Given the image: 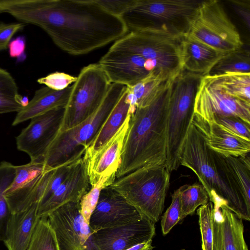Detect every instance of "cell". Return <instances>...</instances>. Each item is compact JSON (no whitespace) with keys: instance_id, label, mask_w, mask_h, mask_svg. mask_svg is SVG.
<instances>
[{"instance_id":"ba28073f","label":"cell","mask_w":250,"mask_h":250,"mask_svg":"<svg viewBox=\"0 0 250 250\" xmlns=\"http://www.w3.org/2000/svg\"><path fill=\"white\" fill-rule=\"evenodd\" d=\"M111 84L98 62L83 67L72 85L58 133L78 125L93 114L102 103Z\"/></svg>"},{"instance_id":"8fae6325","label":"cell","mask_w":250,"mask_h":250,"mask_svg":"<svg viewBox=\"0 0 250 250\" xmlns=\"http://www.w3.org/2000/svg\"><path fill=\"white\" fill-rule=\"evenodd\" d=\"M65 107H57L38 115L16 137L17 148L27 154L30 161H44L49 146L58 134Z\"/></svg>"},{"instance_id":"f35d334b","label":"cell","mask_w":250,"mask_h":250,"mask_svg":"<svg viewBox=\"0 0 250 250\" xmlns=\"http://www.w3.org/2000/svg\"><path fill=\"white\" fill-rule=\"evenodd\" d=\"M228 2L247 28H250V0H229Z\"/></svg>"},{"instance_id":"1f68e13d","label":"cell","mask_w":250,"mask_h":250,"mask_svg":"<svg viewBox=\"0 0 250 250\" xmlns=\"http://www.w3.org/2000/svg\"><path fill=\"white\" fill-rule=\"evenodd\" d=\"M213 204L209 201L197 209L202 250H216Z\"/></svg>"},{"instance_id":"ab89813d","label":"cell","mask_w":250,"mask_h":250,"mask_svg":"<svg viewBox=\"0 0 250 250\" xmlns=\"http://www.w3.org/2000/svg\"><path fill=\"white\" fill-rule=\"evenodd\" d=\"M25 46L26 39L24 36H18L12 40L8 46L10 56L16 58L17 62H23L26 58Z\"/></svg>"},{"instance_id":"ac0fdd59","label":"cell","mask_w":250,"mask_h":250,"mask_svg":"<svg viewBox=\"0 0 250 250\" xmlns=\"http://www.w3.org/2000/svg\"><path fill=\"white\" fill-rule=\"evenodd\" d=\"M191 123L203 135L207 146L225 157H244L250 151V141L226 130L219 125L208 122L193 114Z\"/></svg>"},{"instance_id":"b9f144b4","label":"cell","mask_w":250,"mask_h":250,"mask_svg":"<svg viewBox=\"0 0 250 250\" xmlns=\"http://www.w3.org/2000/svg\"><path fill=\"white\" fill-rule=\"evenodd\" d=\"M181 250H185L184 249Z\"/></svg>"},{"instance_id":"83f0119b","label":"cell","mask_w":250,"mask_h":250,"mask_svg":"<svg viewBox=\"0 0 250 250\" xmlns=\"http://www.w3.org/2000/svg\"><path fill=\"white\" fill-rule=\"evenodd\" d=\"M225 157V156H224ZM227 166L246 203L250 208V161L249 154L244 157H225Z\"/></svg>"},{"instance_id":"e575fe53","label":"cell","mask_w":250,"mask_h":250,"mask_svg":"<svg viewBox=\"0 0 250 250\" xmlns=\"http://www.w3.org/2000/svg\"><path fill=\"white\" fill-rule=\"evenodd\" d=\"M181 205L179 189L171 195V202L162 217L161 225L162 233L166 235L180 222Z\"/></svg>"},{"instance_id":"d6a6232c","label":"cell","mask_w":250,"mask_h":250,"mask_svg":"<svg viewBox=\"0 0 250 250\" xmlns=\"http://www.w3.org/2000/svg\"><path fill=\"white\" fill-rule=\"evenodd\" d=\"M112 183L108 180H101L91 187L90 189L82 198L80 212L85 221L89 224L92 213L97 204L101 190Z\"/></svg>"},{"instance_id":"2e32d148","label":"cell","mask_w":250,"mask_h":250,"mask_svg":"<svg viewBox=\"0 0 250 250\" xmlns=\"http://www.w3.org/2000/svg\"><path fill=\"white\" fill-rule=\"evenodd\" d=\"M92 232L94 242L99 250H125L152 240L155 227L154 222L144 217L129 223Z\"/></svg>"},{"instance_id":"f1b7e54d","label":"cell","mask_w":250,"mask_h":250,"mask_svg":"<svg viewBox=\"0 0 250 250\" xmlns=\"http://www.w3.org/2000/svg\"><path fill=\"white\" fill-rule=\"evenodd\" d=\"M179 189L181 205L180 221L187 216L193 214L198 207L209 201L207 191L198 183L183 185Z\"/></svg>"},{"instance_id":"4316f807","label":"cell","mask_w":250,"mask_h":250,"mask_svg":"<svg viewBox=\"0 0 250 250\" xmlns=\"http://www.w3.org/2000/svg\"><path fill=\"white\" fill-rule=\"evenodd\" d=\"M227 73H250V53L243 48L227 53L211 68L206 76Z\"/></svg>"},{"instance_id":"d4e9b609","label":"cell","mask_w":250,"mask_h":250,"mask_svg":"<svg viewBox=\"0 0 250 250\" xmlns=\"http://www.w3.org/2000/svg\"><path fill=\"white\" fill-rule=\"evenodd\" d=\"M203 77L209 84L225 94L250 103V73H227Z\"/></svg>"},{"instance_id":"8d00e7d4","label":"cell","mask_w":250,"mask_h":250,"mask_svg":"<svg viewBox=\"0 0 250 250\" xmlns=\"http://www.w3.org/2000/svg\"><path fill=\"white\" fill-rule=\"evenodd\" d=\"M110 13L121 17L134 3L135 0H95Z\"/></svg>"},{"instance_id":"cb8c5ba5","label":"cell","mask_w":250,"mask_h":250,"mask_svg":"<svg viewBox=\"0 0 250 250\" xmlns=\"http://www.w3.org/2000/svg\"><path fill=\"white\" fill-rule=\"evenodd\" d=\"M172 79L163 75H153L132 86H126L131 110L134 112L136 108L149 105Z\"/></svg>"},{"instance_id":"7a4b0ae2","label":"cell","mask_w":250,"mask_h":250,"mask_svg":"<svg viewBox=\"0 0 250 250\" xmlns=\"http://www.w3.org/2000/svg\"><path fill=\"white\" fill-rule=\"evenodd\" d=\"M172 79L149 105L131 114L116 179L144 167L165 165Z\"/></svg>"},{"instance_id":"4dcf8cb0","label":"cell","mask_w":250,"mask_h":250,"mask_svg":"<svg viewBox=\"0 0 250 250\" xmlns=\"http://www.w3.org/2000/svg\"><path fill=\"white\" fill-rule=\"evenodd\" d=\"M27 250H60L56 233L47 217L39 218Z\"/></svg>"},{"instance_id":"74e56055","label":"cell","mask_w":250,"mask_h":250,"mask_svg":"<svg viewBox=\"0 0 250 250\" xmlns=\"http://www.w3.org/2000/svg\"><path fill=\"white\" fill-rule=\"evenodd\" d=\"M24 26L23 23H0V51L8 48L13 35Z\"/></svg>"},{"instance_id":"9a60e30c","label":"cell","mask_w":250,"mask_h":250,"mask_svg":"<svg viewBox=\"0 0 250 250\" xmlns=\"http://www.w3.org/2000/svg\"><path fill=\"white\" fill-rule=\"evenodd\" d=\"M130 116L131 113L116 133L100 149L88 158H83L91 187L101 180H108L113 183L116 179Z\"/></svg>"},{"instance_id":"e0dca14e","label":"cell","mask_w":250,"mask_h":250,"mask_svg":"<svg viewBox=\"0 0 250 250\" xmlns=\"http://www.w3.org/2000/svg\"><path fill=\"white\" fill-rule=\"evenodd\" d=\"M90 186L86 165L82 157L75 162L59 187L38 207V218H47L51 212L67 203L80 202Z\"/></svg>"},{"instance_id":"ffe728a7","label":"cell","mask_w":250,"mask_h":250,"mask_svg":"<svg viewBox=\"0 0 250 250\" xmlns=\"http://www.w3.org/2000/svg\"><path fill=\"white\" fill-rule=\"evenodd\" d=\"M38 203L24 210L12 213L3 241L8 250H27L39 219Z\"/></svg>"},{"instance_id":"5b68a950","label":"cell","mask_w":250,"mask_h":250,"mask_svg":"<svg viewBox=\"0 0 250 250\" xmlns=\"http://www.w3.org/2000/svg\"><path fill=\"white\" fill-rule=\"evenodd\" d=\"M126 88L124 84L111 83L102 103L93 114L78 125L58 133L45 154L46 167L54 168L83 157Z\"/></svg>"},{"instance_id":"3957f363","label":"cell","mask_w":250,"mask_h":250,"mask_svg":"<svg viewBox=\"0 0 250 250\" xmlns=\"http://www.w3.org/2000/svg\"><path fill=\"white\" fill-rule=\"evenodd\" d=\"M180 165L191 169L207 192L215 191L228 204L227 208L242 220H250L246 205L225 157L207 146L200 132L191 123L183 146Z\"/></svg>"},{"instance_id":"52a82bcc","label":"cell","mask_w":250,"mask_h":250,"mask_svg":"<svg viewBox=\"0 0 250 250\" xmlns=\"http://www.w3.org/2000/svg\"><path fill=\"white\" fill-rule=\"evenodd\" d=\"M166 166H147L116 179L110 186L154 223L162 214L170 183Z\"/></svg>"},{"instance_id":"5bb4252c","label":"cell","mask_w":250,"mask_h":250,"mask_svg":"<svg viewBox=\"0 0 250 250\" xmlns=\"http://www.w3.org/2000/svg\"><path fill=\"white\" fill-rule=\"evenodd\" d=\"M144 216L110 186L103 188L92 213L89 226L92 232L141 219Z\"/></svg>"},{"instance_id":"277c9868","label":"cell","mask_w":250,"mask_h":250,"mask_svg":"<svg viewBox=\"0 0 250 250\" xmlns=\"http://www.w3.org/2000/svg\"><path fill=\"white\" fill-rule=\"evenodd\" d=\"M199 74L183 70L172 80L168 102L165 166L171 173L180 157L194 114L195 99L201 79Z\"/></svg>"},{"instance_id":"7402d4cb","label":"cell","mask_w":250,"mask_h":250,"mask_svg":"<svg viewBox=\"0 0 250 250\" xmlns=\"http://www.w3.org/2000/svg\"><path fill=\"white\" fill-rule=\"evenodd\" d=\"M220 209L222 218L214 219L216 250H248L242 220L225 206Z\"/></svg>"},{"instance_id":"60d3db41","label":"cell","mask_w":250,"mask_h":250,"mask_svg":"<svg viewBox=\"0 0 250 250\" xmlns=\"http://www.w3.org/2000/svg\"><path fill=\"white\" fill-rule=\"evenodd\" d=\"M152 240L136 244L125 250H153Z\"/></svg>"},{"instance_id":"f546056e","label":"cell","mask_w":250,"mask_h":250,"mask_svg":"<svg viewBox=\"0 0 250 250\" xmlns=\"http://www.w3.org/2000/svg\"><path fill=\"white\" fill-rule=\"evenodd\" d=\"M15 166L3 161L0 163V241H3L12 212L4 196V192L15 176Z\"/></svg>"},{"instance_id":"d6986e66","label":"cell","mask_w":250,"mask_h":250,"mask_svg":"<svg viewBox=\"0 0 250 250\" xmlns=\"http://www.w3.org/2000/svg\"><path fill=\"white\" fill-rule=\"evenodd\" d=\"M227 53L219 51L187 34L183 37V70L206 76L214 65Z\"/></svg>"},{"instance_id":"44dd1931","label":"cell","mask_w":250,"mask_h":250,"mask_svg":"<svg viewBox=\"0 0 250 250\" xmlns=\"http://www.w3.org/2000/svg\"><path fill=\"white\" fill-rule=\"evenodd\" d=\"M72 85L62 90H55L47 86L37 90L32 99L18 112L13 123L17 125L23 122L52 109L65 107L68 101Z\"/></svg>"},{"instance_id":"6da1fadb","label":"cell","mask_w":250,"mask_h":250,"mask_svg":"<svg viewBox=\"0 0 250 250\" xmlns=\"http://www.w3.org/2000/svg\"><path fill=\"white\" fill-rule=\"evenodd\" d=\"M1 13L41 27L71 55L89 53L128 32L121 17L95 0H0Z\"/></svg>"},{"instance_id":"30bf717a","label":"cell","mask_w":250,"mask_h":250,"mask_svg":"<svg viewBox=\"0 0 250 250\" xmlns=\"http://www.w3.org/2000/svg\"><path fill=\"white\" fill-rule=\"evenodd\" d=\"M80 202L64 204L47 216L60 250H99L89 224L81 213Z\"/></svg>"},{"instance_id":"484cf974","label":"cell","mask_w":250,"mask_h":250,"mask_svg":"<svg viewBox=\"0 0 250 250\" xmlns=\"http://www.w3.org/2000/svg\"><path fill=\"white\" fill-rule=\"evenodd\" d=\"M27 104L11 74L0 68V114L19 112Z\"/></svg>"},{"instance_id":"d590c367","label":"cell","mask_w":250,"mask_h":250,"mask_svg":"<svg viewBox=\"0 0 250 250\" xmlns=\"http://www.w3.org/2000/svg\"><path fill=\"white\" fill-rule=\"evenodd\" d=\"M76 80L77 77L57 71L38 79L37 82L50 89L59 91L66 88L71 83H74Z\"/></svg>"},{"instance_id":"603a6c76","label":"cell","mask_w":250,"mask_h":250,"mask_svg":"<svg viewBox=\"0 0 250 250\" xmlns=\"http://www.w3.org/2000/svg\"><path fill=\"white\" fill-rule=\"evenodd\" d=\"M130 108V103L125 89L97 134L85 149L83 156V159L92 155L116 133L131 113Z\"/></svg>"},{"instance_id":"8992f818","label":"cell","mask_w":250,"mask_h":250,"mask_svg":"<svg viewBox=\"0 0 250 250\" xmlns=\"http://www.w3.org/2000/svg\"><path fill=\"white\" fill-rule=\"evenodd\" d=\"M199 0H135L120 17L128 32L164 30L185 35Z\"/></svg>"},{"instance_id":"9c48e42d","label":"cell","mask_w":250,"mask_h":250,"mask_svg":"<svg viewBox=\"0 0 250 250\" xmlns=\"http://www.w3.org/2000/svg\"><path fill=\"white\" fill-rule=\"evenodd\" d=\"M222 52L243 47L240 34L217 0H202L186 34Z\"/></svg>"},{"instance_id":"4fadbf2b","label":"cell","mask_w":250,"mask_h":250,"mask_svg":"<svg viewBox=\"0 0 250 250\" xmlns=\"http://www.w3.org/2000/svg\"><path fill=\"white\" fill-rule=\"evenodd\" d=\"M15 178L4 192L12 213L25 210L35 203L39 204V187L44 173L49 169L44 161H35L15 166Z\"/></svg>"},{"instance_id":"836d02e7","label":"cell","mask_w":250,"mask_h":250,"mask_svg":"<svg viewBox=\"0 0 250 250\" xmlns=\"http://www.w3.org/2000/svg\"><path fill=\"white\" fill-rule=\"evenodd\" d=\"M209 122L215 123L229 132L250 141V124L239 117L215 116Z\"/></svg>"},{"instance_id":"7c38bea8","label":"cell","mask_w":250,"mask_h":250,"mask_svg":"<svg viewBox=\"0 0 250 250\" xmlns=\"http://www.w3.org/2000/svg\"><path fill=\"white\" fill-rule=\"evenodd\" d=\"M194 115L208 122L215 116H236L250 124V103L225 94L203 77L195 99Z\"/></svg>"}]
</instances>
